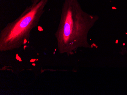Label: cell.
Masks as SVG:
<instances>
[{
	"instance_id": "obj_2",
	"label": "cell",
	"mask_w": 127,
	"mask_h": 95,
	"mask_svg": "<svg viewBox=\"0 0 127 95\" xmlns=\"http://www.w3.org/2000/svg\"><path fill=\"white\" fill-rule=\"evenodd\" d=\"M49 0H40L28 6L20 15L0 32V52L20 49L29 42L31 33L38 25Z\"/></svg>"
},
{
	"instance_id": "obj_3",
	"label": "cell",
	"mask_w": 127,
	"mask_h": 95,
	"mask_svg": "<svg viewBox=\"0 0 127 95\" xmlns=\"http://www.w3.org/2000/svg\"><path fill=\"white\" fill-rule=\"evenodd\" d=\"M40 1V0H31V4L32 5H36Z\"/></svg>"
},
{
	"instance_id": "obj_1",
	"label": "cell",
	"mask_w": 127,
	"mask_h": 95,
	"mask_svg": "<svg viewBox=\"0 0 127 95\" xmlns=\"http://www.w3.org/2000/svg\"><path fill=\"white\" fill-rule=\"evenodd\" d=\"M99 19L98 16L83 11L78 0H64L55 34L59 53L69 56L79 48H91L88 33Z\"/></svg>"
}]
</instances>
